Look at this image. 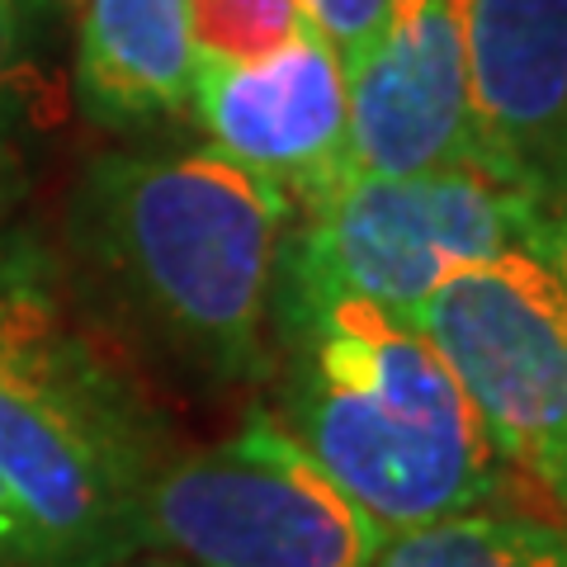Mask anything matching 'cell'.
<instances>
[{"label":"cell","mask_w":567,"mask_h":567,"mask_svg":"<svg viewBox=\"0 0 567 567\" xmlns=\"http://www.w3.org/2000/svg\"><path fill=\"white\" fill-rule=\"evenodd\" d=\"M171 458L123 346L71 293L58 251L0 227V487L52 567H133L142 502Z\"/></svg>","instance_id":"2"},{"label":"cell","mask_w":567,"mask_h":567,"mask_svg":"<svg viewBox=\"0 0 567 567\" xmlns=\"http://www.w3.org/2000/svg\"><path fill=\"white\" fill-rule=\"evenodd\" d=\"M308 29L298 0H189V33L199 62H260Z\"/></svg>","instance_id":"13"},{"label":"cell","mask_w":567,"mask_h":567,"mask_svg":"<svg viewBox=\"0 0 567 567\" xmlns=\"http://www.w3.org/2000/svg\"><path fill=\"white\" fill-rule=\"evenodd\" d=\"M137 567H181V563H171V558H156V554H142Z\"/></svg>","instance_id":"18"},{"label":"cell","mask_w":567,"mask_h":567,"mask_svg":"<svg viewBox=\"0 0 567 567\" xmlns=\"http://www.w3.org/2000/svg\"><path fill=\"white\" fill-rule=\"evenodd\" d=\"M71 91L85 123L114 137H142L189 118L199 66L189 0H71Z\"/></svg>","instance_id":"10"},{"label":"cell","mask_w":567,"mask_h":567,"mask_svg":"<svg viewBox=\"0 0 567 567\" xmlns=\"http://www.w3.org/2000/svg\"><path fill=\"white\" fill-rule=\"evenodd\" d=\"M0 567H52L29 516L14 506V496L6 487H0Z\"/></svg>","instance_id":"15"},{"label":"cell","mask_w":567,"mask_h":567,"mask_svg":"<svg viewBox=\"0 0 567 567\" xmlns=\"http://www.w3.org/2000/svg\"><path fill=\"white\" fill-rule=\"evenodd\" d=\"M308 24L331 43V52L350 66L379 43V33L393 20V0H298Z\"/></svg>","instance_id":"14"},{"label":"cell","mask_w":567,"mask_h":567,"mask_svg":"<svg viewBox=\"0 0 567 567\" xmlns=\"http://www.w3.org/2000/svg\"><path fill=\"white\" fill-rule=\"evenodd\" d=\"M544 208L487 166L431 175H346L293 208L279 298L346 293L412 317L450 275L516 246L539 251Z\"/></svg>","instance_id":"4"},{"label":"cell","mask_w":567,"mask_h":567,"mask_svg":"<svg viewBox=\"0 0 567 567\" xmlns=\"http://www.w3.org/2000/svg\"><path fill=\"white\" fill-rule=\"evenodd\" d=\"M270 412L383 535L502 502L506 464L431 341L364 298H279Z\"/></svg>","instance_id":"3"},{"label":"cell","mask_w":567,"mask_h":567,"mask_svg":"<svg viewBox=\"0 0 567 567\" xmlns=\"http://www.w3.org/2000/svg\"><path fill=\"white\" fill-rule=\"evenodd\" d=\"M535 483L548 492V496H554V502H558V511H563V516H567V445L554 454V458H548V464L535 473Z\"/></svg>","instance_id":"17"},{"label":"cell","mask_w":567,"mask_h":567,"mask_svg":"<svg viewBox=\"0 0 567 567\" xmlns=\"http://www.w3.org/2000/svg\"><path fill=\"white\" fill-rule=\"evenodd\" d=\"M189 123L227 162L270 181L293 208L350 175L346 66L312 24L260 62L194 66Z\"/></svg>","instance_id":"7"},{"label":"cell","mask_w":567,"mask_h":567,"mask_svg":"<svg viewBox=\"0 0 567 567\" xmlns=\"http://www.w3.org/2000/svg\"><path fill=\"white\" fill-rule=\"evenodd\" d=\"M383 539L270 412L171 454L142 502V554L181 567H374Z\"/></svg>","instance_id":"5"},{"label":"cell","mask_w":567,"mask_h":567,"mask_svg":"<svg viewBox=\"0 0 567 567\" xmlns=\"http://www.w3.org/2000/svg\"><path fill=\"white\" fill-rule=\"evenodd\" d=\"M477 156L544 213L567 199V0H454Z\"/></svg>","instance_id":"9"},{"label":"cell","mask_w":567,"mask_h":567,"mask_svg":"<svg viewBox=\"0 0 567 567\" xmlns=\"http://www.w3.org/2000/svg\"><path fill=\"white\" fill-rule=\"evenodd\" d=\"M293 204L213 147L100 152L71 181L62 270L118 346L204 393L275 374Z\"/></svg>","instance_id":"1"},{"label":"cell","mask_w":567,"mask_h":567,"mask_svg":"<svg viewBox=\"0 0 567 567\" xmlns=\"http://www.w3.org/2000/svg\"><path fill=\"white\" fill-rule=\"evenodd\" d=\"M33 43H39V0H0V218L29 185L33 147L48 123Z\"/></svg>","instance_id":"12"},{"label":"cell","mask_w":567,"mask_h":567,"mask_svg":"<svg viewBox=\"0 0 567 567\" xmlns=\"http://www.w3.org/2000/svg\"><path fill=\"white\" fill-rule=\"evenodd\" d=\"M539 256L554 265V275L563 279V289H567V199L544 213V227H539Z\"/></svg>","instance_id":"16"},{"label":"cell","mask_w":567,"mask_h":567,"mask_svg":"<svg viewBox=\"0 0 567 567\" xmlns=\"http://www.w3.org/2000/svg\"><path fill=\"white\" fill-rule=\"evenodd\" d=\"M350 175L483 166L454 0H393L379 43L346 66Z\"/></svg>","instance_id":"8"},{"label":"cell","mask_w":567,"mask_h":567,"mask_svg":"<svg viewBox=\"0 0 567 567\" xmlns=\"http://www.w3.org/2000/svg\"><path fill=\"white\" fill-rule=\"evenodd\" d=\"M374 567H567V525L492 502L388 535Z\"/></svg>","instance_id":"11"},{"label":"cell","mask_w":567,"mask_h":567,"mask_svg":"<svg viewBox=\"0 0 567 567\" xmlns=\"http://www.w3.org/2000/svg\"><path fill=\"white\" fill-rule=\"evenodd\" d=\"M66 6H71V0H66Z\"/></svg>","instance_id":"19"},{"label":"cell","mask_w":567,"mask_h":567,"mask_svg":"<svg viewBox=\"0 0 567 567\" xmlns=\"http://www.w3.org/2000/svg\"><path fill=\"white\" fill-rule=\"evenodd\" d=\"M406 322L445 360L506 468L535 477L567 445V289L535 246L450 275Z\"/></svg>","instance_id":"6"}]
</instances>
